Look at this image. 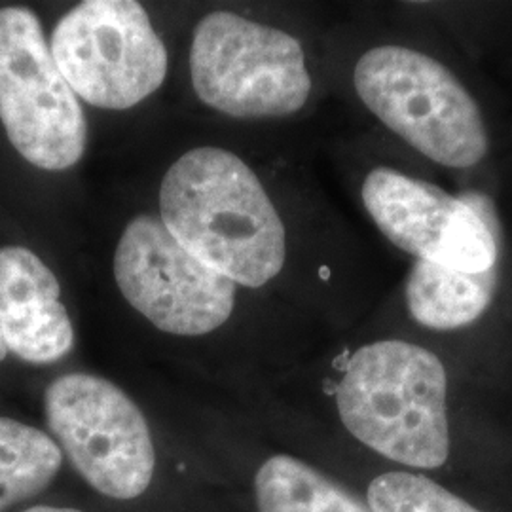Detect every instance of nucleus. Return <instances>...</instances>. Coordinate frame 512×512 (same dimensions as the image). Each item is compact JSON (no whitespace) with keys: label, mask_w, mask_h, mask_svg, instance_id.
Returning a JSON list of instances; mask_svg holds the SVG:
<instances>
[{"label":"nucleus","mask_w":512,"mask_h":512,"mask_svg":"<svg viewBox=\"0 0 512 512\" xmlns=\"http://www.w3.org/2000/svg\"><path fill=\"white\" fill-rule=\"evenodd\" d=\"M160 219L202 264L260 289L283 272L287 228L255 171L234 152H184L160 184Z\"/></svg>","instance_id":"1"},{"label":"nucleus","mask_w":512,"mask_h":512,"mask_svg":"<svg viewBox=\"0 0 512 512\" xmlns=\"http://www.w3.org/2000/svg\"><path fill=\"white\" fill-rule=\"evenodd\" d=\"M349 435L397 469L435 473L454 450L450 372L442 357L406 338L353 351L334 389Z\"/></svg>","instance_id":"2"},{"label":"nucleus","mask_w":512,"mask_h":512,"mask_svg":"<svg viewBox=\"0 0 512 512\" xmlns=\"http://www.w3.org/2000/svg\"><path fill=\"white\" fill-rule=\"evenodd\" d=\"M353 88L384 128L435 165L469 171L490 156L484 110L437 55L401 42L376 44L357 59Z\"/></svg>","instance_id":"3"},{"label":"nucleus","mask_w":512,"mask_h":512,"mask_svg":"<svg viewBox=\"0 0 512 512\" xmlns=\"http://www.w3.org/2000/svg\"><path fill=\"white\" fill-rule=\"evenodd\" d=\"M190 78L203 105L241 120L298 114L313 90L300 38L228 10L196 25Z\"/></svg>","instance_id":"4"},{"label":"nucleus","mask_w":512,"mask_h":512,"mask_svg":"<svg viewBox=\"0 0 512 512\" xmlns=\"http://www.w3.org/2000/svg\"><path fill=\"white\" fill-rule=\"evenodd\" d=\"M0 128L37 171H69L86 154V114L27 6H0Z\"/></svg>","instance_id":"5"},{"label":"nucleus","mask_w":512,"mask_h":512,"mask_svg":"<svg viewBox=\"0 0 512 512\" xmlns=\"http://www.w3.org/2000/svg\"><path fill=\"white\" fill-rule=\"evenodd\" d=\"M55 65L74 95L105 110H128L158 92L169 69L164 40L135 0H86L57 21Z\"/></svg>","instance_id":"6"},{"label":"nucleus","mask_w":512,"mask_h":512,"mask_svg":"<svg viewBox=\"0 0 512 512\" xmlns=\"http://www.w3.org/2000/svg\"><path fill=\"white\" fill-rule=\"evenodd\" d=\"M361 202L380 234L412 262L467 274L499 266L494 209L480 194H450L393 165H376L361 183Z\"/></svg>","instance_id":"7"},{"label":"nucleus","mask_w":512,"mask_h":512,"mask_svg":"<svg viewBox=\"0 0 512 512\" xmlns=\"http://www.w3.org/2000/svg\"><path fill=\"white\" fill-rule=\"evenodd\" d=\"M44 412L57 446L80 476L112 499L145 494L156 450L141 408L105 378L73 372L44 393Z\"/></svg>","instance_id":"8"},{"label":"nucleus","mask_w":512,"mask_h":512,"mask_svg":"<svg viewBox=\"0 0 512 512\" xmlns=\"http://www.w3.org/2000/svg\"><path fill=\"white\" fill-rule=\"evenodd\" d=\"M112 272L129 306L167 334H209L236 308L238 285L190 255L154 215L126 224Z\"/></svg>","instance_id":"9"},{"label":"nucleus","mask_w":512,"mask_h":512,"mask_svg":"<svg viewBox=\"0 0 512 512\" xmlns=\"http://www.w3.org/2000/svg\"><path fill=\"white\" fill-rule=\"evenodd\" d=\"M0 338L8 353L31 365H52L74 348L57 275L19 243L0 245Z\"/></svg>","instance_id":"10"},{"label":"nucleus","mask_w":512,"mask_h":512,"mask_svg":"<svg viewBox=\"0 0 512 512\" xmlns=\"http://www.w3.org/2000/svg\"><path fill=\"white\" fill-rule=\"evenodd\" d=\"M499 266L467 274L427 262H412L404 281V304L416 325L433 332L469 329L490 310Z\"/></svg>","instance_id":"11"},{"label":"nucleus","mask_w":512,"mask_h":512,"mask_svg":"<svg viewBox=\"0 0 512 512\" xmlns=\"http://www.w3.org/2000/svg\"><path fill=\"white\" fill-rule=\"evenodd\" d=\"M255 499L258 512H372L344 484L289 454L260 465Z\"/></svg>","instance_id":"12"},{"label":"nucleus","mask_w":512,"mask_h":512,"mask_svg":"<svg viewBox=\"0 0 512 512\" xmlns=\"http://www.w3.org/2000/svg\"><path fill=\"white\" fill-rule=\"evenodd\" d=\"M63 463L57 442L14 418H0V512L44 492Z\"/></svg>","instance_id":"13"},{"label":"nucleus","mask_w":512,"mask_h":512,"mask_svg":"<svg viewBox=\"0 0 512 512\" xmlns=\"http://www.w3.org/2000/svg\"><path fill=\"white\" fill-rule=\"evenodd\" d=\"M365 501L372 512H486L433 476L408 469L374 476Z\"/></svg>","instance_id":"14"},{"label":"nucleus","mask_w":512,"mask_h":512,"mask_svg":"<svg viewBox=\"0 0 512 512\" xmlns=\"http://www.w3.org/2000/svg\"><path fill=\"white\" fill-rule=\"evenodd\" d=\"M23 512H82L78 509H69V507H48V505H40V507H33Z\"/></svg>","instance_id":"15"},{"label":"nucleus","mask_w":512,"mask_h":512,"mask_svg":"<svg viewBox=\"0 0 512 512\" xmlns=\"http://www.w3.org/2000/svg\"><path fill=\"white\" fill-rule=\"evenodd\" d=\"M6 357H8V349H6L4 342H2V338H0V363H2Z\"/></svg>","instance_id":"16"}]
</instances>
